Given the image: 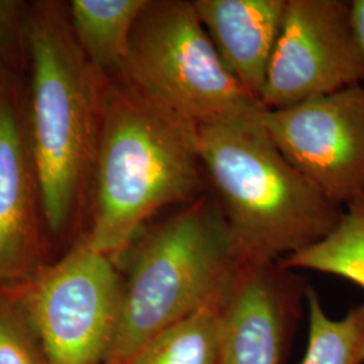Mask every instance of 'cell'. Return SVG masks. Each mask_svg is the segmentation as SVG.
<instances>
[{"label":"cell","mask_w":364,"mask_h":364,"mask_svg":"<svg viewBox=\"0 0 364 364\" xmlns=\"http://www.w3.org/2000/svg\"><path fill=\"white\" fill-rule=\"evenodd\" d=\"M278 263H243L221 305L218 364H279L287 323V290Z\"/></svg>","instance_id":"cell-10"},{"label":"cell","mask_w":364,"mask_h":364,"mask_svg":"<svg viewBox=\"0 0 364 364\" xmlns=\"http://www.w3.org/2000/svg\"><path fill=\"white\" fill-rule=\"evenodd\" d=\"M224 293L159 333L130 364H218Z\"/></svg>","instance_id":"cell-14"},{"label":"cell","mask_w":364,"mask_h":364,"mask_svg":"<svg viewBox=\"0 0 364 364\" xmlns=\"http://www.w3.org/2000/svg\"><path fill=\"white\" fill-rule=\"evenodd\" d=\"M120 293L115 263L81 242L55 264L37 269L13 299L48 364H105Z\"/></svg>","instance_id":"cell-6"},{"label":"cell","mask_w":364,"mask_h":364,"mask_svg":"<svg viewBox=\"0 0 364 364\" xmlns=\"http://www.w3.org/2000/svg\"><path fill=\"white\" fill-rule=\"evenodd\" d=\"M132 245L105 364H130L165 329L219 299L245 263L210 192Z\"/></svg>","instance_id":"cell-4"},{"label":"cell","mask_w":364,"mask_h":364,"mask_svg":"<svg viewBox=\"0 0 364 364\" xmlns=\"http://www.w3.org/2000/svg\"><path fill=\"white\" fill-rule=\"evenodd\" d=\"M287 0H195L228 72L260 103Z\"/></svg>","instance_id":"cell-11"},{"label":"cell","mask_w":364,"mask_h":364,"mask_svg":"<svg viewBox=\"0 0 364 364\" xmlns=\"http://www.w3.org/2000/svg\"><path fill=\"white\" fill-rule=\"evenodd\" d=\"M351 9L353 26H355L356 36H358V39L360 42V46L364 53V0L351 1Z\"/></svg>","instance_id":"cell-18"},{"label":"cell","mask_w":364,"mask_h":364,"mask_svg":"<svg viewBox=\"0 0 364 364\" xmlns=\"http://www.w3.org/2000/svg\"><path fill=\"white\" fill-rule=\"evenodd\" d=\"M364 53L351 1L287 0L281 33L260 95L264 109H281L358 85Z\"/></svg>","instance_id":"cell-7"},{"label":"cell","mask_w":364,"mask_h":364,"mask_svg":"<svg viewBox=\"0 0 364 364\" xmlns=\"http://www.w3.org/2000/svg\"><path fill=\"white\" fill-rule=\"evenodd\" d=\"M0 364H48L34 329L9 294L0 296Z\"/></svg>","instance_id":"cell-16"},{"label":"cell","mask_w":364,"mask_h":364,"mask_svg":"<svg viewBox=\"0 0 364 364\" xmlns=\"http://www.w3.org/2000/svg\"><path fill=\"white\" fill-rule=\"evenodd\" d=\"M25 6L16 0H0V57L10 45L16 28L25 19Z\"/></svg>","instance_id":"cell-17"},{"label":"cell","mask_w":364,"mask_h":364,"mask_svg":"<svg viewBox=\"0 0 364 364\" xmlns=\"http://www.w3.org/2000/svg\"><path fill=\"white\" fill-rule=\"evenodd\" d=\"M284 270H311L348 279L364 289V195L347 205L338 227L309 247L278 262Z\"/></svg>","instance_id":"cell-13"},{"label":"cell","mask_w":364,"mask_h":364,"mask_svg":"<svg viewBox=\"0 0 364 364\" xmlns=\"http://www.w3.org/2000/svg\"><path fill=\"white\" fill-rule=\"evenodd\" d=\"M272 141L338 207L364 195V87L358 84L281 109H263Z\"/></svg>","instance_id":"cell-8"},{"label":"cell","mask_w":364,"mask_h":364,"mask_svg":"<svg viewBox=\"0 0 364 364\" xmlns=\"http://www.w3.org/2000/svg\"><path fill=\"white\" fill-rule=\"evenodd\" d=\"M38 185L26 126L9 81L0 77V287L37 272Z\"/></svg>","instance_id":"cell-9"},{"label":"cell","mask_w":364,"mask_h":364,"mask_svg":"<svg viewBox=\"0 0 364 364\" xmlns=\"http://www.w3.org/2000/svg\"><path fill=\"white\" fill-rule=\"evenodd\" d=\"M117 77L197 126L263 108L228 72L188 0L147 1Z\"/></svg>","instance_id":"cell-5"},{"label":"cell","mask_w":364,"mask_h":364,"mask_svg":"<svg viewBox=\"0 0 364 364\" xmlns=\"http://www.w3.org/2000/svg\"><path fill=\"white\" fill-rule=\"evenodd\" d=\"M306 299L309 336L301 364H364V304L333 318L313 289L306 291Z\"/></svg>","instance_id":"cell-15"},{"label":"cell","mask_w":364,"mask_h":364,"mask_svg":"<svg viewBox=\"0 0 364 364\" xmlns=\"http://www.w3.org/2000/svg\"><path fill=\"white\" fill-rule=\"evenodd\" d=\"M264 108L198 126L208 181L245 263L273 264L320 242L343 216L278 150Z\"/></svg>","instance_id":"cell-2"},{"label":"cell","mask_w":364,"mask_h":364,"mask_svg":"<svg viewBox=\"0 0 364 364\" xmlns=\"http://www.w3.org/2000/svg\"><path fill=\"white\" fill-rule=\"evenodd\" d=\"M149 0H72L69 25L81 52L96 70L117 77L124 65L131 33Z\"/></svg>","instance_id":"cell-12"},{"label":"cell","mask_w":364,"mask_h":364,"mask_svg":"<svg viewBox=\"0 0 364 364\" xmlns=\"http://www.w3.org/2000/svg\"><path fill=\"white\" fill-rule=\"evenodd\" d=\"M23 27L31 64L27 141L42 219L61 235L93 182L105 73L81 52L63 4L34 3Z\"/></svg>","instance_id":"cell-3"},{"label":"cell","mask_w":364,"mask_h":364,"mask_svg":"<svg viewBox=\"0 0 364 364\" xmlns=\"http://www.w3.org/2000/svg\"><path fill=\"white\" fill-rule=\"evenodd\" d=\"M208 192L198 126L105 75L91 228L82 242L117 263L161 209Z\"/></svg>","instance_id":"cell-1"}]
</instances>
